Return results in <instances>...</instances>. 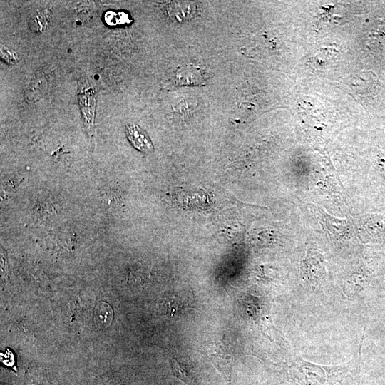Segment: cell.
<instances>
[{
    "mask_svg": "<svg viewBox=\"0 0 385 385\" xmlns=\"http://www.w3.org/2000/svg\"><path fill=\"white\" fill-rule=\"evenodd\" d=\"M78 98L84 126L90 138L93 135L96 105V89L84 73L78 77Z\"/></svg>",
    "mask_w": 385,
    "mask_h": 385,
    "instance_id": "obj_1",
    "label": "cell"
},
{
    "mask_svg": "<svg viewBox=\"0 0 385 385\" xmlns=\"http://www.w3.org/2000/svg\"><path fill=\"white\" fill-rule=\"evenodd\" d=\"M303 271L309 282L317 284L325 274L322 256L314 251L309 252L303 261Z\"/></svg>",
    "mask_w": 385,
    "mask_h": 385,
    "instance_id": "obj_2",
    "label": "cell"
},
{
    "mask_svg": "<svg viewBox=\"0 0 385 385\" xmlns=\"http://www.w3.org/2000/svg\"><path fill=\"white\" fill-rule=\"evenodd\" d=\"M48 81L45 73L38 71L34 73L24 92L25 100L34 103L43 97L47 91Z\"/></svg>",
    "mask_w": 385,
    "mask_h": 385,
    "instance_id": "obj_3",
    "label": "cell"
},
{
    "mask_svg": "<svg viewBox=\"0 0 385 385\" xmlns=\"http://www.w3.org/2000/svg\"><path fill=\"white\" fill-rule=\"evenodd\" d=\"M378 80L371 72L364 71L352 78L351 89L360 96H370L376 92Z\"/></svg>",
    "mask_w": 385,
    "mask_h": 385,
    "instance_id": "obj_4",
    "label": "cell"
},
{
    "mask_svg": "<svg viewBox=\"0 0 385 385\" xmlns=\"http://www.w3.org/2000/svg\"><path fill=\"white\" fill-rule=\"evenodd\" d=\"M126 135L138 150L143 153H150L153 150V143L147 133L136 124L126 125Z\"/></svg>",
    "mask_w": 385,
    "mask_h": 385,
    "instance_id": "obj_5",
    "label": "cell"
},
{
    "mask_svg": "<svg viewBox=\"0 0 385 385\" xmlns=\"http://www.w3.org/2000/svg\"><path fill=\"white\" fill-rule=\"evenodd\" d=\"M364 220L365 233L371 240L385 241V213L371 214Z\"/></svg>",
    "mask_w": 385,
    "mask_h": 385,
    "instance_id": "obj_6",
    "label": "cell"
},
{
    "mask_svg": "<svg viewBox=\"0 0 385 385\" xmlns=\"http://www.w3.org/2000/svg\"><path fill=\"white\" fill-rule=\"evenodd\" d=\"M178 85H199L205 81L203 72L197 66L188 65L180 68L175 74Z\"/></svg>",
    "mask_w": 385,
    "mask_h": 385,
    "instance_id": "obj_7",
    "label": "cell"
},
{
    "mask_svg": "<svg viewBox=\"0 0 385 385\" xmlns=\"http://www.w3.org/2000/svg\"><path fill=\"white\" fill-rule=\"evenodd\" d=\"M52 19V12L48 8H43L34 11L29 19V28L36 34L45 31Z\"/></svg>",
    "mask_w": 385,
    "mask_h": 385,
    "instance_id": "obj_8",
    "label": "cell"
},
{
    "mask_svg": "<svg viewBox=\"0 0 385 385\" xmlns=\"http://www.w3.org/2000/svg\"><path fill=\"white\" fill-rule=\"evenodd\" d=\"M161 308L169 316L180 314L190 307L187 299L183 294H171L162 301Z\"/></svg>",
    "mask_w": 385,
    "mask_h": 385,
    "instance_id": "obj_9",
    "label": "cell"
},
{
    "mask_svg": "<svg viewBox=\"0 0 385 385\" xmlns=\"http://www.w3.org/2000/svg\"><path fill=\"white\" fill-rule=\"evenodd\" d=\"M195 9V4L190 1H174L168 4V11L170 17L180 22L190 19Z\"/></svg>",
    "mask_w": 385,
    "mask_h": 385,
    "instance_id": "obj_10",
    "label": "cell"
},
{
    "mask_svg": "<svg viewBox=\"0 0 385 385\" xmlns=\"http://www.w3.org/2000/svg\"><path fill=\"white\" fill-rule=\"evenodd\" d=\"M113 312L111 307L106 302H98L94 309L93 323L98 329H105L112 322Z\"/></svg>",
    "mask_w": 385,
    "mask_h": 385,
    "instance_id": "obj_11",
    "label": "cell"
},
{
    "mask_svg": "<svg viewBox=\"0 0 385 385\" xmlns=\"http://www.w3.org/2000/svg\"><path fill=\"white\" fill-rule=\"evenodd\" d=\"M104 20L108 25H120L128 24L130 21L128 14L108 11L105 13Z\"/></svg>",
    "mask_w": 385,
    "mask_h": 385,
    "instance_id": "obj_12",
    "label": "cell"
},
{
    "mask_svg": "<svg viewBox=\"0 0 385 385\" xmlns=\"http://www.w3.org/2000/svg\"><path fill=\"white\" fill-rule=\"evenodd\" d=\"M0 57L1 61L8 65L16 64L19 61L17 53L14 49L5 45L1 46Z\"/></svg>",
    "mask_w": 385,
    "mask_h": 385,
    "instance_id": "obj_13",
    "label": "cell"
},
{
    "mask_svg": "<svg viewBox=\"0 0 385 385\" xmlns=\"http://www.w3.org/2000/svg\"><path fill=\"white\" fill-rule=\"evenodd\" d=\"M377 163L379 170L385 178V154H382L379 157Z\"/></svg>",
    "mask_w": 385,
    "mask_h": 385,
    "instance_id": "obj_14",
    "label": "cell"
}]
</instances>
